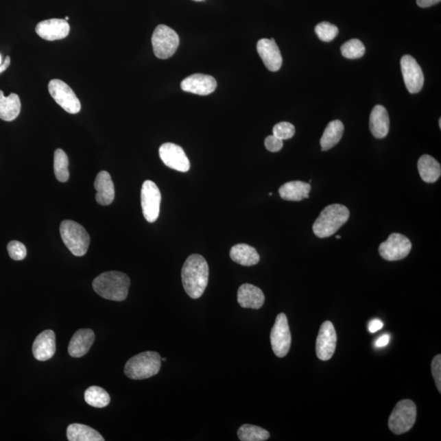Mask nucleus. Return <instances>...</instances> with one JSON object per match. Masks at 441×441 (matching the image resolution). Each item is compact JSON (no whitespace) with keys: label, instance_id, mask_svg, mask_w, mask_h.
Masks as SVG:
<instances>
[{"label":"nucleus","instance_id":"35","mask_svg":"<svg viewBox=\"0 0 441 441\" xmlns=\"http://www.w3.org/2000/svg\"><path fill=\"white\" fill-rule=\"evenodd\" d=\"M8 252L10 258L15 261L23 260L27 257V248L19 241H11L8 245Z\"/></svg>","mask_w":441,"mask_h":441},{"label":"nucleus","instance_id":"1","mask_svg":"<svg viewBox=\"0 0 441 441\" xmlns=\"http://www.w3.org/2000/svg\"><path fill=\"white\" fill-rule=\"evenodd\" d=\"M208 275V265L203 256L188 257L182 269V285L188 296L193 299L202 296L207 288Z\"/></svg>","mask_w":441,"mask_h":441},{"label":"nucleus","instance_id":"19","mask_svg":"<svg viewBox=\"0 0 441 441\" xmlns=\"http://www.w3.org/2000/svg\"><path fill=\"white\" fill-rule=\"evenodd\" d=\"M94 341H95V333L92 329H79L71 338L68 346V353L72 357H82L88 353Z\"/></svg>","mask_w":441,"mask_h":441},{"label":"nucleus","instance_id":"3","mask_svg":"<svg viewBox=\"0 0 441 441\" xmlns=\"http://www.w3.org/2000/svg\"><path fill=\"white\" fill-rule=\"evenodd\" d=\"M350 212L344 205L335 204L325 207L314 222L312 230L319 238H327L335 234L346 222Z\"/></svg>","mask_w":441,"mask_h":441},{"label":"nucleus","instance_id":"46","mask_svg":"<svg viewBox=\"0 0 441 441\" xmlns=\"http://www.w3.org/2000/svg\"><path fill=\"white\" fill-rule=\"evenodd\" d=\"M69 19H69V18H68V16H67V18L65 19V20H66V21H68V20H69Z\"/></svg>","mask_w":441,"mask_h":441},{"label":"nucleus","instance_id":"33","mask_svg":"<svg viewBox=\"0 0 441 441\" xmlns=\"http://www.w3.org/2000/svg\"><path fill=\"white\" fill-rule=\"evenodd\" d=\"M315 32L321 41L331 42L338 35V28L336 25L324 21L316 25Z\"/></svg>","mask_w":441,"mask_h":441},{"label":"nucleus","instance_id":"40","mask_svg":"<svg viewBox=\"0 0 441 441\" xmlns=\"http://www.w3.org/2000/svg\"><path fill=\"white\" fill-rule=\"evenodd\" d=\"M390 341V336L388 335H384L381 336L378 340L375 342V346L377 348H383V346H387Z\"/></svg>","mask_w":441,"mask_h":441},{"label":"nucleus","instance_id":"8","mask_svg":"<svg viewBox=\"0 0 441 441\" xmlns=\"http://www.w3.org/2000/svg\"><path fill=\"white\" fill-rule=\"evenodd\" d=\"M141 208L145 219L155 222L160 215L161 193L156 184L147 180L143 184L141 191Z\"/></svg>","mask_w":441,"mask_h":441},{"label":"nucleus","instance_id":"24","mask_svg":"<svg viewBox=\"0 0 441 441\" xmlns=\"http://www.w3.org/2000/svg\"><path fill=\"white\" fill-rule=\"evenodd\" d=\"M230 259L245 267H251L258 264L260 261V256L254 247L246 245V243H239L230 248Z\"/></svg>","mask_w":441,"mask_h":441},{"label":"nucleus","instance_id":"34","mask_svg":"<svg viewBox=\"0 0 441 441\" xmlns=\"http://www.w3.org/2000/svg\"><path fill=\"white\" fill-rule=\"evenodd\" d=\"M295 134V127L289 122H281L273 128V135L284 141L292 139Z\"/></svg>","mask_w":441,"mask_h":441},{"label":"nucleus","instance_id":"9","mask_svg":"<svg viewBox=\"0 0 441 441\" xmlns=\"http://www.w3.org/2000/svg\"><path fill=\"white\" fill-rule=\"evenodd\" d=\"M49 91L54 101L67 112L70 114L80 112V102L69 85L62 80H53L49 84Z\"/></svg>","mask_w":441,"mask_h":441},{"label":"nucleus","instance_id":"41","mask_svg":"<svg viewBox=\"0 0 441 441\" xmlns=\"http://www.w3.org/2000/svg\"><path fill=\"white\" fill-rule=\"evenodd\" d=\"M10 62L11 59L10 56H8L5 60H4V62H2V57L1 54H0V74L8 69V67L10 66Z\"/></svg>","mask_w":441,"mask_h":441},{"label":"nucleus","instance_id":"31","mask_svg":"<svg viewBox=\"0 0 441 441\" xmlns=\"http://www.w3.org/2000/svg\"><path fill=\"white\" fill-rule=\"evenodd\" d=\"M69 160L65 152L62 149L56 150L54 152V174L59 182H66L70 178Z\"/></svg>","mask_w":441,"mask_h":441},{"label":"nucleus","instance_id":"23","mask_svg":"<svg viewBox=\"0 0 441 441\" xmlns=\"http://www.w3.org/2000/svg\"><path fill=\"white\" fill-rule=\"evenodd\" d=\"M311 190L310 183L301 181L289 182L281 186L279 193L283 200L288 201H301L309 198Z\"/></svg>","mask_w":441,"mask_h":441},{"label":"nucleus","instance_id":"25","mask_svg":"<svg viewBox=\"0 0 441 441\" xmlns=\"http://www.w3.org/2000/svg\"><path fill=\"white\" fill-rule=\"evenodd\" d=\"M21 104L18 94L11 93L5 97L0 90V119L4 121H12L19 117Z\"/></svg>","mask_w":441,"mask_h":441},{"label":"nucleus","instance_id":"38","mask_svg":"<svg viewBox=\"0 0 441 441\" xmlns=\"http://www.w3.org/2000/svg\"><path fill=\"white\" fill-rule=\"evenodd\" d=\"M369 331L374 333L380 331L383 327V323L380 320H372L369 324Z\"/></svg>","mask_w":441,"mask_h":441},{"label":"nucleus","instance_id":"45","mask_svg":"<svg viewBox=\"0 0 441 441\" xmlns=\"http://www.w3.org/2000/svg\"><path fill=\"white\" fill-rule=\"evenodd\" d=\"M161 361H166V358H163V359H161Z\"/></svg>","mask_w":441,"mask_h":441},{"label":"nucleus","instance_id":"13","mask_svg":"<svg viewBox=\"0 0 441 441\" xmlns=\"http://www.w3.org/2000/svg\"><path fill=\"white\" fill-rule=\"evenodd\" d=\"M337 333L331 321H325L321 325L318 339H316V355L321 361H326L333 357L337 345Z\"/></svg>","mask_w":441,"mask_h":441},{"label":"nucleus","instance_id":"29","mask_svg":"<svg viewBox=\"0 0 441 441\" xmlns=\"http://www.w3.org/2000/svg\"><path fill=\"white\" fill-rule=\"evenodd\" d=\"M86 403L95 408H104L110 404V397L104 388L97 386L88 388L84 392Z\"/></svg>","mask_w":441,"mask_h":441},{"label":"nucleus","instance_id":"21","mask_svg":"<svg viewBox=\"0 0 441 441\" xmlns=\"http://www.w3.org/2000/svg\"><path fill=\"white\" fill-rule=\"evenodd\" d=\"M94 187L97 191V202L104 206L110 205L115 199V187L110 175L106 171H102L97 174L94 182Z\"/></svg>","mask_w":441,"mask_h":441},{"label":"nucleus","instance_id":"39","mask_svg":"<svg viewBox=\"0 0 441 441\" xmlns=\"http://www.w3.org/2000/svg\"><path fill=\"white\" fill-rule=\"evenodd\" d=\"M440 2V0H417V4L421 8H429Z\"/></svg>","mask_w":441,"mask_h":441},{"label":"nucleus","instance_id":"7","mask_svg":"<svg viewBox=\"0 0 441 441\" xmlns=\"http://www.w3.org/2000/svg\"><path fill=\"white\" fill-rule=\"evenodd\" d=\"M179 41L177 32L172 28L168 25H159L152 38L154 53L158 58L168 59L176 53Z\"/></svg>","mask_w":441,"mask_h":441},{"label":"nucleus","instance_id":"28","mask_svg":"<svg viewBox=\"0 0 441 441\" xmlns=\"http://www.w3.org/2000/svg\"><path fill=\"white\" fill-rule=\"evenodd\" d=\"M344 132V126L340 121H333L325 128L320 145L322 151H329L339 143Z\"/></svg>","mask_w":441,"mask_h":441},{"label":"nucleus","instance_id":"6","mask_svg":"<svg viewBox=\"0 0 441 441\" xmlns=\"http://www.w3.org/2000/svg\"><path fill=\"white\" fill-rule=\"evenodd\" d=\"M417 418V407L410 400L398 402L389 418L388 426L394 434L401 435L409 431Z\"/></svg>","mask_w":441,"mask_h":441},{"label":"nucleus","instance_id":"37","mask_svg":"<svg viewBox=\"0 0 441 441\" xmlns=\"http://www.w3.org/2000/svg\"><path fill=\"white\" fill-rule=\"evenodd\" d=\"M265 147L271 152H280L283 147V141L272 135L265 139Z\"/></svg>","mask_w":441,"mask_h":441},{"label":"nucleus","instance_id":"47","mask_svg":"<svg viewBox=\"0 0 441 441\" xmlns=\"http://www.w3.org/2000/svg\"><path fill=\"white\" fill-rule=\"evenodd\" d=\"M269 195H270V196H272V192H271V193H269Z\"/></svg>","mask_w":441,"mask_h":441},{"label":"nucleus","instance_id":"43","mask_svg":"<svg viewBox=\"0 0 441 441\" xmlns=\"http://www.w3.org/2000/svg\"><path fill=\"white\" fill-rule=\"evenodd\" d=\"M439 126H440V128H441V119H440V121H439Z\"/></svg>","mask_w":441,"mask_h":441},{"label":"nucleus","instance_id":"10","mask_svg":"<svg viewBox=\"0 0 441 441\" xmlns=\"http://www.w3.org/2000/svg\"><path fill=\"white\" fill-rule=\"evenodd\" d=\"M292 337L289 326L288 319L284 313L277 315L275 324L271 332V344L276 357L283 358L289 353Z\"/></svg>","mask_w":441,"mask_h":441},{"label":"nucleus","instance_id":"30","mask_svg":"<svg viewBox=\"0 0 441 441\" xmlns=\"http://www.w3.org/2000/svg\"><path fill=\"white\" fill-rule=\"evenodd\" d=\"M238 438L241 441H264L270 438L269 432L264 428L245 424L239 428Z\"/></svg>","mask_w":441,"mask_h":441},{"label":"nucleus","instance_id":"18","mask_svg":"<svg viewBox=\"0 0 441 441\" xmlns=\"http://www.w3.org/2000/svg\"><path fill=\"white\" fill-rule=\"evenodd\" d=\"M56 349V335L50 329L40 333L32 346L34 357L40 361H46L53 358Z\"/></svg>","mask_w":441,"mask_h":441},{"label":"nucleus","instance_id":"2","mask_svg":"<svg viewBox=\"0 0 441 441\" xmlns=\"http://www.w3.org/2000/svg\"><path fill=\"white\" fill-rule=\"evenodd\" d=\"M130 286V277L119 272L102 273L93 282V288L99 296L117 302L126 300Z\"/></svg>","mask_w":441,"mask_h":441},{"label":"nucleus","instance_id":"4","mask_svg":"<svg viewBox=\"0 0 441 441\" xmlns=\"http://www.w3.org/2000/svg\"><path fill=\"white\" fill-rule=\"evenodd\" d=\"M160 368V354L156 352H145L128 359L124 367V372L128 378L143 380L156 375Z\"/></svg>","mask_w":441,"mask_h":441},{"label":"nucleus","instance_id":"44","mask_svg":"<svg viewBox=\"0 0 441 441\" xmlns=\"http://www.w3.org/2000/svg\"><path fill=\"white\" fill-rule=\"evenodd\" d=\"M194 1L200 2V1H204V0H194Z\"/></svg>","mask_w":441,"mask_h":441},{"label":"nucleus","instance_id":"36","mask_svg":"<svg viewBox=\"0 0 441 441\" xmlns=\"http://www.w3.org/2000/svg\"><path fill=\"white\" fill-rule=\"evenodd\" d=\"M432 375L434 377L436 388L441 392V355H438L434 357L431 363Z\"/></svg>","mask_w":441,"mask_h":441},{"label":"nucleus","instance_id":"12","mask_svg":"<svg viewBox=\"0 0 441 441\" xmlns=\"http://www.w3.org/2000/svg\"><path fill=\"white\" fill-rule=\"evenodd\" d=\"M401 67L408 91L412 94L420 92L424 84V75L416 60L412 56L405 55L401 60Z\"/></svg>","mask_w":441,"mask_h":441},{"label":"nucleus","instance_id":"17","mask_svg":"<svg viewBox=\"0 0 441 441\" xmlns=\"http://www.w3.org/2000/svg\"><path fill=\"white\" fill-rule=\"evenodd\" d=\"M217 85L216 80L211 75L195 74L182 80L181 88L187 93L207 96L215 91Z\"/></svg>","mask_w":441,"mask_h":441},{"label":"nucleus","instance_id":"15","mask_svg":"<svg viewBox=\"0 0 441 441\" xmlns=\"http://www.w3.org/2000/svg\"><path fill=\"white\" fill-rule=\"evenodd\" d=\"M36 32L45 40L54 41L65 38L70 33V25L64 19H49L40 21Z\"/></svg>","mask_w":441,"mask_h":441},{"label":"nucleus","instance_id":"14","mask_svg":"<svg viewBox=\"0 0 441 441\" xmlns=\"http://www.w3.org/2000/svg\"><path fill=\"white\" fill-rule=\"evenodd\" d=\"M159 153L161 160L169 168L182 173L189 171L190 161L179 145L170 143L163 144Z\"/></svg>","mask_w":441,"mask_h":441},{"label":"nucleus","instance_id":"27","mask_svg":"<svg viewBox=\"0 0 441 441\" xmlns=\"http://www.w3.org/2000/svg\"><path fill=\"white\" fill-rule=\"evenodd\" d=\"M67 439L70 441H104L99 432L84 424L73 423L67 427Z\"/></svg>","mask_w":441,"mask_h":441},{"label":"nucleus","instance_id":"32","mask_svg":"<svg viewBox=\"0 0 441 441\" xmlns=\"http://www.w3.org/2000/svg\"><path fill=\"white\" fill-rule=\"evenodd\" d=\"M341 53L348 59L361 58L366 53V47L361 40L353 38L342 46Z\"/></svg>","mask_w":441,"mask_h":441},{"label":"nucleus","instance_id":"11","mask_svg":"<svg viewBox=\"0 0 441 441\" xmlns=\"http://www.w3.org/2000/svg\"><path fill=\"white\" fill-rule=\"evenodd\" d=\"M411 248L412 243L408 238L399 233H392L389 235L386 241L381 243L379 252L383 259L392 262L405 259Z\"/></svg>","mask_w":441,"mask_h":441},{"label":"nucleus","instance_id":"20","mask_svg":"<svg viewBox=\"0 0 441 441\" xmlns=\"http://www.w3.org/2000/svg\"><path fill=\"white\" fill-rule=\"evenodd\" d=\"M237 300L243 308L260 309L265 302V296L262 290L250 284H243L239 287Z\"/></svg>","mask_w":441,"mask_h":441},{"label":"nucleus","instance_id":"26","mask_svg":"<svg viewBox=\"0 0 441 441\" xmlns=\"http://www.w3.org/2000/svg\"><path fill=\"white\" fill-rule=\"evenodd\" d=\"M418 169L423 182L434 183L440 177L441 167L435 158L429 155H423L418 162Z\"/></svg>","mask_w":441,"mask_h":441},{"label":"nucleus","instance_id":"22","mask_svg":"<svg viewBox=\"0 0 441 441\" xmlns=\"http://www.w3.org/2000/svg\"><path fill=\"white\" fill-rule=\"evenodd\" d=\"M370 128L374 138H386L390 130V119L388 110L384 106L377 105L374 107L370 115Z\"/></svg>","mask_w":441,"mask_h":441},{"label":"nucleus","instance_id":"42","mask_svg":"<svg viewBox=\"0 0 441 441\" xmlns=\"http://www.w3.org/2000/svg\"><path fill=\"white\" fill-rule=\"evenodd\" d=\"M341 235H336V239H341Z\"/></svg>","mask_w":441,"mask_h":441},{"label":"nucleus","instance_id":"5","mask_svg":"<svg viewBox=\"0 0 441 441\" xmlns=\"http://www.w3.org/2000/svg\"><path fill=\"white\" fill-rule=\"evenodd\" d=\"M60 234L64 243L72 254L82 257L86 254L90 243L89 235L84 226L71 220L63 221Z\"/></svg>","mask_w":441,"mask_h":441},{"label":"nucleus","instance_id":"16","mask_svg":"<svg viewBox=\"0 0 441 441\" xmlns=\"http://www.w3.org/2000/svg\"><path fill=\"white\" fill-rule=\"evenodd\" d=\"M257 50L269 71L275 72L281 69L283 63L282 56L274 38L260 40L257 44Z\"/></svg>","mask_w":441,"mask_h":441}]
</instances>
